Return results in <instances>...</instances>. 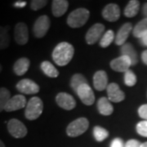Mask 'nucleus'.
<instances>
[{"mask_svg":"<svg viewBox=\"0 0 147 147\" xmlns=\"http://www.w3.org/2000/svg\"><path fill=\"white\" fill-rule=\"evenodd\" d=\"M51 26V21L49 17L46 15H42L37 19L33 26V34L34 35L41 38L46 35Z\"/></svg>","mask_w":147,"mask_h":147,"instance_id":"obj_5","label":"nucleus"},{"mask_svg":"<svg viewBox=\"0 0 147 147\" xmlns=\"http://www.w3.org/2000/svg\"><path fill=\"white\" fill-rule=\"evenodd\" d=\"M10 27L0 26V50H3L9 47L11 42V38L8 30Z\"/></svg>","mask_w":147,"mask_h":147,"instance_id":"obj_22","label":"nucleus"},{"mask_svg":"<svg viewBox=\"0 0 147 147\" xmlns=\"http://www.w3.org/2000/svg\"><path fill=\"white\" fill-rule=\"evenodd\" d=\"M131 30H132V25L130 22H127V23H125L124 25H123L120 29L119 30L117 35L115 36L116 45L123 46L129 36Z\"/></svg>","mask_w":147,"mask_h":147,"instance_id":"obj_16","label":"nucleus"},{"mask_svg":"<svg viewBox=\"0 0 147 147\" xmlns=\"http://www.w3.org/2000/svg\"><path fill=\"white\" fill-rule=\"evenodd\" d=\"M106 90H107L108 99L110 101L118 103V102H121L125 98L124 92L120 90L119 85L115 83H111L109 84Z\"/></svg>","mask_w":147,"mask_h":147,"instance_id":"obj_15","label":"nucleus"},{"mask_svg":"<svg viewBox=\"0 0 147 147\" xmlns=\"http://www.w3.org/2000/svg\"><path fill=\"white\" fill-rule=\"evenodd\" d=\"M74 54V48L67 42H61L57 44L53 52L54 62L59 66L68 65L72 60Z\"/></svg>","mask_w":147,"mask_h":147,"instance_id":"obj_1","label":"nucleus"},{"mask_svg":"<svg viewBox=\"0 0 147 147\" xmlns=\"http://www.w3.org/2000/svg\"><path fill=\"white\" fill-rule=\"evenodd\" d=\"M16 90L22 94H36L39 92L40 88L38 84L30 79H24L20 80L16 85Z\"/></svg>","mask_w":147,"mask_h":147,"instance_id":"obj_7","label":"nucleus"},{"mask_svg":"<svg viewBox=\"0 0 147 147\" xmlns=\"http://www.w3.org/2000/svg\"><path fill=\"white\" fill-rule=\"evenodd\" d=\"M26 105V98L24 95H15L14 96L11 97L4 110L7 112H12L25 108Z\"/></svg>","mask_w":147,"mask_h":147,"instance_id":"obj_11","label":"nucleus"},{"mask_svg":"<svg viewBox=\"0 0 147 147\" xmlns=\"http://www.w3.org/2000/svg\"><path fill=\"white\" fill-rule=\"evenodd\" d=\"M7 130L11 135L15 138H23L27 135V127L26 125L16 119H11L7 123Z\"/></svg>","mask_w":147,"mask_h":147,"instance_id":"obj_6","label":"nucleus"},{"mask_svg":"<svg viewBox=\"0 0 147 147\" xmlns=\"http://www.w3.org/2000/svg\"><path fill=\"white\" fill-rule=\"evenodd\" d=\"M147 34V19L144 18L139 21L133 29V35L136 38H141Z\"/></svg>","mask_w":147,"mask_h":147,"instance_id":"obj_25","label":"nucleus"},{"mask_svg":"<svg viewBox=\"0 0 147 147\" xmlns=\"http://www.w3.org/2000/svg\"><path fill=\"white\" fill-rule=\"evenodd\" d=\"M115 39V33L113 30H109L105 32L104 35L101 37L100 40V45L101 47H107L111 44Z\"/></svg>","mask_w":147,"mask_h":147,"instance_id":"obj_29","label":"nucleus"},{"mask_svg":"<svg viewBox=\"0 0 147 147\" xmlns=\"http://www.w3.org/2000/svg\"><path fill=\"white\" fill-rule=\"evenodd\" d=\"M69 2L65 0H54L52 3V11L53 16L60 17L63 16L68 9Z\"/></svg>","mask_w":147,"mask_h":147,"instance_id":"obj_19","label":"nucleus"},{"mask_svg":"<svg viewBox=\"0 0 147 147\" xmlns=\"http://www.w3.org/2000/svg\"><path fill=\"white\" fill-rule=\"evenodd\" d=\"M142 60L143 63L147 65V50L144 51L142 54Z\"/></svg>","mask_w":147,"mask_h":147,"instance_id":"obj_37","label":"nucleus"},{"mask_svg":"<svg viewBox=\"0 0 147 147\" xmlns=\"http://www.w3.org/2000/svg\"><path fill=\"white\" fill-rule=\"evenodd\" d=\"M41 69L42 72L50 78H57L59 75V72L53 64L47 61H42L41 64Z\"/></svg>","mask_w":147,"mask_h":147,"instance_id":"obj_24","label":"nucleus"},{"mask_svg":"<svg viewBox=\"0 0 147 147\" xmlns=\"http://www.w3.org/2000/svg\"><path fill=\"white\" fill-rule=\"evenodd\" d=\"M142 147H147V142L145 143H142Z\"/></svg>","mask_w":147,"mask_h":147,"instance_id":"obj_41","label":"nucleus"},{"mask_svg":"<svg viewBox=\"0 0 147 147\" xmlns=\"http://www.w3.org/2000/svg\"><path fill=\"white\" fill-rule=\"evenodd\" d=\"M56 101L61 108L64 110H71L76 106V101L71 95L66 92H60L57 95Z\"/></svg>","mask_w":147,"mask_h":147,"instance_id":"obj_12","label":"nucleus"},{"mask_svg":"<svg viewBox=\"0 0 147 147\" xmlns=\"http://www.w3.org/2000/svg\"><path fill=\"white\" fill-rule=\"evenodd\" d=\"M139 8H140V2L137 0H131L126 6L123 13L127 17L129 18L134 17L138 13Z\"/></svg>","mask_w":147,"mask_h":147,"instance_id":"obj_23","label":"nucleus"},{"mask_svg":"<svg viewBox=\"0 0 147 147\" xmlns=\"http://www.w3.org/2000/svg\"><path fill=\"white\" fill-rule=\"evenodd\" d=\"M140 39H141V42H142V45L147 47V34H146L142 37V38H141Z\"/></svg>","mask_w":147,"mask_h":147,"instance_id":"obj_38","label":"nucleus"},{"mask_svg":"<svg viewBox=\"0 0 147 147\" xmlns=\"http://www.w3.org/2000/svg\"><path fill=\"white\" fill-rule=\"evenodd\" d=\"M121 53L122 56H126L131 60V65H135L138 62V57L136 50L131 43L126 42L121 47Z\"/></svg>","mask_w":147,"mask_h":147,"instance_id":"obj_20","label":"nucleus"},{"mask_svg":"<svg viewBox=\"0 0 147 147\" xmlns=\"http://www.w3.org/2000/svg\"><path fill=\"white\" fill-rule=\"evenodd\" d=\"M142 12H143V15L146 16L145 18L147 19V3H146L144 5H143V7H142Z\"/></svg>","mask_w":147,"mask_h":147,"instance_id":"obj_39","label":"nucleus"},{"mask_svg":"<svg viewBox=\"0 0 147 147\" xmlns=\"http://www.w3.org/2000/svg\"><path fill=\"white\" fill-rule=\"evenodd\" d=\"M105 31V26L104 25L100 23H96L88 30V31L86 34V41L89 44L92 45L99 40L100 37L102 36L103 33Z\"/></svg>","mask_w":147,"mask_h":147,"instance_id":"obj_10","label":"nucleus"},{"mask_svg":"<svg viewBox=\"0 0 147 147\" xmlns=\"http://www.w3.org/2000/svg\"><path fill=\"white\" fill-rule=\"evenodd\" d=\"M86 84H88V81L82 74H75L70 79V87L75 92L81 85Z\"/></svg>","mask_w":147,"mask_h":147,"instance_id":"obj_26","label":"nucleus"},{"mask_svg":"<svg viewBox=\"0 0 147 147\" xmlns=\"http://www.w3.org/2000/svg\"><path fill=\"white\" fill-rule=\"evenodd\" d=\"M137 131L139 135L147 137V120L141 121L137 123Z\"/></svg>","mask_w":147,"mask_h":147,"instance_id":"obj_31","label":"nucleus"},{"mask_svg":"<svg viewBox=\"0 0 147 147\" xmlns=\"http://www.w3.org/2000/svg\"><path fill=\"white\" fill-rule=\"evenodd\" d=\"M124 84L128 87H132L137 84V76L131 69H128L124 74Z\"/></svg>","mask_w":147,"mask_h":147,"instance_id":"obj_30","label":"nucleus"},{"mask_svg":"<svg viewBox=\"0 0 147 147\" xmlns=\"http://www.w3.org/2000/svg\"><path fill=\"white\" fill-rule=\"evenodd\" d=\"M2 70H3V66H2V65L0 64V73L2 72Z\"/></svg>","mask_w":147,"mask_h":147,"instance_id":"obj_42","label":"nucleus"},{"mask_svg":"<svg viewBox=\"0 0 147 147\" xmlns=\"http://www.w3.org/2000/svg\"><path fill=\"white\" fill-rule=\"evenodd\" d=\"M125 147H142V143L137 140L131 139L126 142Z\"/></svg>","mask_w":147,"mask_h":147,"instance_id":"obj_35","label":"nucleus"},{"mask_svg":"<svg viewBox=\"0 0 147 147\" xmlns=\"http://www.w3.org/2000/svg\"><path fill=\"white\" fill-rule=\"evenodd\" d=\"M11 97V96L9 90L6 88H0V112L4 110Z\"/></svg>","mask_w":147,"mask_h":147,"instance_id":"obj_27","label":"nucleus"},{"mask_svg":"<svg viewBox=\"0 0 147 147\" xmlns=\"http://www.w3.org/2000/svg\"><path fill=\"white\" fill-rule=\"evenodd\" d=\"M138 115L144 120H147V104L142 105L138 109Z\"/></svg>","mask_w":147,"mask_h":147,"instance_id":"obj_33","label":"nucleus"},{"mask_svg":"<svg viewBox=\"0 0 147 147\" xmlns=\"http://www.w3.org/2000/svg\"><path fill=\"white\" fill-rule=\"evenodd\" d=\"M47 3V1L46 0H32L30 2V8L33 11H38L44 7Z\"/></svg>","mask_w":147,"mask_h":147,"instance_id":"obj_32","label":"nucleus"},{"mask_svg":"<svg viewBox=\"0 0 147 147\" xmlns=\"http://www.w3.org/2000/svg\"><path fill=\"white\" fill-rule=\"evenodd\" d=\"M97 109L100 115L108 116L114 112V107L106 97H101L97 101Z\"/></svg>","mask_w":147,"mask_h":147,"instance_id":"obj_21","label":"nucleus"},{"mask_svg":"<svg viewBox=\"0 0 147 147\" xmlns=\"http://www.w3.org/2000/svg\"><path fill=\"white\" fill-rule=\"evenodd\" d=\"M110 147H125V145L123 143V141L121 138L117 137L111 142Z\"/></svg>","mask_w":147,"mask_h":147,"instance_id":"obj_34","label":"nucleus"},{"mask_svg":"<svg viewBox=\"0 0 147 147\" xmlns=\"http://www.w3.org/2000/svg\"><path fill=\"white\" fill-rule=\"evenodd\" d=\"M42 100L38 96H33L27 102L25 110V116L28 120H35L42 115Z\"/></svg>","mask_w":147,"mask_h":147,"instance_id":"obj_2","label":"nucleus"},{"mask_svg":"<svg viewBox=\"0 0 147 147\" xmlns=\"http://www.w3.org/2000/svg\"><path fill=\"white\" fill-rule=\"evenodd\" d=\"M0 147H6L5 145H4V143L2 142L1 140H0Z\"/></svg>","mask_w":147,"mask_h":147,"instance_id":"obj_40","label":"nucleus"},{"mask_svg":"<svg viewBox=\"0 0 147 147\" xmlns=\"http://www.w3.org/2000/svg\"><path fill=\"white\" fill-rule=\"evenodd\" d=\"M30 65V61L28 58H20L13 65V72L17 76H22L28 71Z\"/></svg>","mask_w":147,"mask_h":147,"instance_id":"obj_18","label":"nucleus"},{"mask_svg":"<svg viewBox=\"0 0 147 147\" xmlns=\"http://www.w3.org/2000/svg\"><path fill=\"white\" fill-rule=\"evenodd\" d=\"M89 127V122L86 118H79L71 122L66 128L69 137H76L84 134Z\"/></svg>","mask_w":147,"mask_h":147,"instance_id":"obj_4","label":"nucleus"},{"mask_svg":"<svg viewBox=\"0 0 147 147\" xmlns=\"http://www.w3.org/2000/svg\"><path fill=\"white\" fill-rule=\"evenodd\" d=\"M93 136L96 142H103L109 136V131L100 126H96L93 129Z\"/></svg>","mask_w":147,"mask_h":147,"instance_id":"obj_28","label":"nucleus"},{"mask_svg":"<svg viewBox=\"0 0 147 147\" xmlns=\"http://www.w3.org/2000/svg\"><path fill=\"white\" fill-rule=\"evenodd\" d=\"M14 38L18 45H26L29 40V30L24 22L17 23L14 29Z\"/></svg>","mask_w":147,"mask_h":147,"instance_id":"obj_8","label":"nucleus"},{"mask_svg":"<svg viewBox=\"0 0 147 147\" xmlns=\"http://www.w3.org/2000/svg\"><path fill=\"white\" fill-rule=\"evenodd\" d=\"M76 93L84 105H92L94 103V92L88 84L81 85L79 88V89L77 90Z\"/></svg>","mask_w":147,"mask_h":147,"instance_id":"obj_9","label":"nucleus"},{"mask_svg":"<svg viewBox=\"0 0 147 147\" xmlns=\"http://www.w3.org/2000/svg\"><path fill=\"white\" fill-rule=\"evenodd\" d=\"M93 85L97 91H103L108 87V77L104 70H98L93 76Z\"/></svg>","mask_w":147,"mask_h":147,"instance_id":"obj_17","label":"nucleus"},{"mask_svg":"<svg viewBox=\"0 0 147 147\" xmlns=\"http://www.w3.org/2000/svg\"><path fill=\"white\" fill-rule=\"evenodd\" d=\"M110 67L117 72H126L130 66H131V61L126 56H121L110 61Z\"/></svg>","mask_w":147,"mask_h":147,"instance_id":"obj_13","label":"nucleus"},{"mask_svg":"<svg viewBox=\"0 0 147 147\" xmlns=\"http://www.w3.org/2000/svg\"><path fill=\"white\" fill-rule=\"evenodd\" d=\"M26 1H16L13 3V7H17V8H22L26 5Z\"/></svg>","mask_w":147,"mask_h":147,"instance_id":"obj_36","label":"nucleus"},{"mask_svg":"<svg viewBox=\"0 0 147 147\" xmlns=\"http://www.w3.org/2000/svg\"><path fill=\"white\" fill-rule=\"evenodd\" d=\"M102 16L106 21L115 22L120 17V8L115 3H110L106 5L102 11Z\"/></svg>","mask_w":147,"mask_h":147,"instance_id":"obj_14","label":"nucleus"},{"mask_svg":"<svg viewBox=\"0 0 147 147\" xmlns=\"http://www.w3.org/2000/svg\"><path fill=\"white\" fill-rule=\"evenodd\" d=\"M90 16L89 11L86 8H77L69 15L67 24L71 28H79L86 24Z\"/></svg>","mask_w":147,"mask_h":147,"instance_id":"obj_3","label":"nucleus"}]
</instances>
